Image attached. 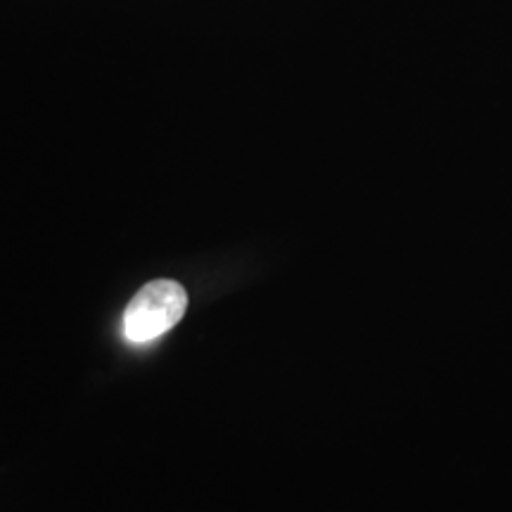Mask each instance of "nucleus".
<instances>
[{
	"label": "nucleus",
	"mask_w": 512,
	"mask_h": 512,
	"mask_svg": "<svg viewBox=\"0 0 512 512\" xmlns=\"http://www.w3.org/2000/svg\"><path fill=\"white\" fill-rule=\"evenodd\" d=\"M188 311V292L174 280H155L140 287L124 311V337L133 344L155 342Z\"/></svg>",
	"instance_id": "obj_1"
}]
</instances>
